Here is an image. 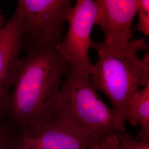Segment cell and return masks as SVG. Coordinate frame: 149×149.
<instances>
[{
    "instance_id": "5",
    "label": "cell",
    "mask_w": 149,
    "mask_h": 149,
    "mask_svg": "<svg viewBox=\"0 0 149 149\" xmlns=\"http://www.w3.org/2000/svg\"><path fill=\"white\" fill-rule=\"evenodd\" d=\"M97 0H77L67 22L68 31L55 49L67 62L91 75L94 64L91 62V32L99 15Z\"/></svg>"
},
{
    "instance_id": "10",
    "label": "cell",
    "mask_w": 149,
    "mask_h": 149,
    "mask_svg": "<svg viewBox=\"0 0 149 149\" xmlns=\"http://www.w3.org/2000/svg\"><path fill=\"white\" fill-rule=\"evenodd\" d=\"M138 21L134 29L149 35V1L138 0Z\"/></svg>"
},
{
    "instance_id": "3",
    "label": "cell",
    "mask_w": 149,
    "mask_h": 149,
    "mask_svg": "<svg viewBox=\"0 0 149 149\" xmlns=\"http://www.w3.org/2000/svg\"><path fill=\"white\" fill-rule=\"evenodd\" d=\"M98 59L91 75V83L96 90L108 97L120 121L125 124L123 115L134 93L149 85V52L142 59L139 51L147 50L145 39L131 40L120 46H109L103 42H93Z\"/></svg>"
},
{
    "instance_id": "14",
    "label": "cell",
    "mask_w": 149,
    "mask_h": 149,
    "mask_svg": "<svg viewBox=\"0 0 149 149\" xmlns=\"http://www.w3.org/2000/svg\"><path fill=\"white\" fill-rule=\"evenodd\" d=\"M26 149V148H21V149Z\"/></svg>"
},
{
    "instance_id": "7",
    "label": "cell",
    "mask_w": 149,
    "mask_h": 149,
    "mask_svg": "<svg viewBox=\"0 0 149 149\" xmlns=\"http://www.w3.org/2000/svg\"><path fill=\"white\" fill-rule=\"evenodd\" d=\"M99 15L96 25L109 46L123 45L132 38V23L138 13V0H97Z\"/></svg>"
},
{
    "instance_id": "11",
    "label": "cell",
    "mask_w": 149,
    "mask_h": 149,
    "mask_svg": "<svg viewBox=\"0 0 149 149\" xmlns=\"http://www.w3.org/2000/svg\"><path fill=\"white\" fill-rule=\"evenodd\" d=\"M121 149H149V141L134 140L125 132L119 133Z\"/></svg>"
},
{
    "instance_id": "1",
    "label": "cell",
    "mask_w": 149,
    "mask_h": 149,
    "mask_svg": "<svg viewBox=\"0 0 149 149\" xmlns=\"http://www.w3.org/2000/svg\"><path fill=\"white\" fill-rule=\"evenodd\" d=\"M11 90L8 110L24 129L53 119L69 63L55 48L25 50Z\"/></svg>"
},
{
    "instance_id": "6",
    "label": "cell",
    "mask_w": 149,
    "mask_h": 149,
    "mask_svg": "<svg viewBox=\"0 0 149 149\" xmlns=\"http://www.w3.org/2000/svg\"><path fill=\"white\" fill-rule=\"evenodd\" d=\"M21 12L16 6L0 31V112L8 110L11 90L22 49Z\"/></svg>"
},
{
    "instance_id": "4",
    "label": "cell",
    "mask_w": 149,
    "mask_h": 149,
    "mask_svg": "<svg viewBox=\"0 0 149 149\" xmlns=\"http://www.w3.org/2000/svg\"><path fill=\"white\" fill-rule=\"evenodd\" d=\"M22 49L55 48L73 8L71 0H19Z\"/></svg>"
},
{
    "instance_id": "13",
    "label": "cell",
    "mask_w": 149,
    "mask_h": 149,
    "mask_svg": "<svg viewBox=\"0 0 149 149\" xmlns=\"http://www.w3.org/2000/svg\"><path fill=\"white\" fill-rule=\"evenodd\" d=\"M6 22L4 20V16L2 14L1 11H0V31L3 27L5 24Z\"/></svg>"
},
{
    "instance_id": "8",
    "label": "cell",
    "mask_w": 149,
    "mask_h": 149,
    "mask_svg": "<svg viewBox=\"0 0 149 149\" xmlns=\"http://www.w3.org/2000/svg\"><path fill=\"white\" fill-rule=\"evenodd\" d=\"M21 148L28 149H89L73 130L52 119L22 130Z\"/></svg>"
},
{
    "instance_id": "9",
    "label": "cell",
    "mask_w": 149,
    "mask_h": 149,
    "mask_svg": "<svg viewBox=\"0 0 149 149\" xmlns=\"http://www.w3.org/2000/svg\"><path fill=\"white\" fill-rule=\"evenodd\" d=\"M124 123L139 126L143 140L149 139V85L135 92L128 101L123 115Z\"/></svg>"
},
{
    "instance_id": "2",
    "label": "cell",
    "mask_w": 149,
    "mask_h": 149,
    "mask_svg": "<svg viewBox=\"0 0 149 149\" xmlns=\"http://www.w3.org/2000/svg\"><path fill=\"white\" fill-rule=\"evenodd\" d=\"M53 119L73 130L89 149L108 136L125 132L115 111L107 106L91 83V75L69 63Z\"/></svg>"
},
{
    "instance_id": "12",
    "label": "cell",
    "mask_w": 149,
    "mask_h": 149,
    "mask_svg": "<svg viewBox=\"0 0 149 149\" xmlns=\"http://www.w3.org/2000/svg\"><path fill=\"white\" fill-rule=\"evenodd\" d=\"M5 131L0 127V149H6L7 146V140Z\"/></svg>"
}]
</instances>
